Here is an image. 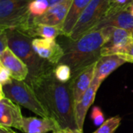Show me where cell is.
I'll return each mask as SVG.
<instances>
[{
	"mask_svg": "<svg viewBox=\"0 0 133 133\" xmlns=\"http://www.w3.org/2000/svg\"><path fill=\"white\" fill-rule=\"evenodd\" d=\"M53 71L54 69L28 84L34 89L50 117L58 122L61 129H78L75 120V104L70 83L58 81Z\"/></svg>",
	"mask_w": 133,
	"mask_h": 133,
	"instance_id": "obj_1",
	"label": "cell"
},
{
	"mask_svg": "<svg viewBox=\"0 0 133 133\" xmlns=\"http://www.w3.org/2000/svg\"><path fill=\"white\" fill-rule=\"evenodd\" d=\"M108 40V27L90 30L75 41L69 39L62 45L64 55L59 63L66 64L71 68L72 77L97 62L101 56V48Z\"/></svg>",
	"mask_w": 133,
	"mask_h": 133,
	"instance_id": "obj_2",
	"label": "cell"
},
{
	"mask_svg": "<svg viewBox=\"0 0 133 133\" xmlns=\"http://www.w3.org/2000/svg\"><path fill=\"white\" fill-rule=\"evenodd\" d=\"M3 30H5L8 36L9 48L28 67L29 75L25 80L27 83L54 69L55 65L41 58L34 50L33 37L17 29Z\"/></svg>",
	"mask_w": 133,
	"mask_h": 133,
	"instance_id": "obj_3",
	"label": "cell"
},
{
	"mask_svg": "<svg viewBox=\"0 0 133 133\" xmlns=\"http://www.w3.org/2000/svg\"><path fill=\"white\" fill-rule=\"evenodd\" d=\"M33 0H0V30L14 28L26 34L34 23L29 10Z\"/></svg>",
	"mask_w": 133,
	"mask_h": 133,
	"instance_id": "obj_4",
	"label": "cell"
},
{
	"mask_svg": "<svg viewBox=\"0 0 133 133\" xmlns=\"http://www.w3.org/2000/svg\"><path fill=\"white\" fill-rule=\"evenodd\" d=\"M0 92V97L5 96L18 105L31 111L37 116L51 118L45 108L38 100L34 89L26 81L12 79L10 83L1 86Z\"/></svg>",
	"mask_w": 133,
	"mask_h": 133,
	"instance_id": "obj_5",
	"label": "cell"
},
{
	"mask_svg": "<svg viewBox=\"0 0 133 133\" xmlns=\"http://www.w3.org/2000/svg\"><path fill=\"white\" fill-rule=\"evenodd\" d=\"M110 3L111 0H91L79 17L69 38L75 41L92 30L105 16Z\"/></svg>",
	"mask_w": 133,
	"mask_h": 133,
	"instance_id": "obj_6",
	"label": "cell"
},
{
	"mask_svg": "<svg viewBox=\"0 0 133 133\" xmlns=\"http://www.w3.org/2000/svg\"><path fill=\"white\" fill-rule=\"evenodd\" d=\"M32 45L35 52L43 59L56 65L64 55V49L55 39L34 38Z\"/></svg>",
	"mask_w": 133,
	"mask_h": 133,
	"instance_id": "obj_7",
	"label": "cell"
},
{
	"mask_svg": "<svg viewBox=\"0 0 133 133\" xmlns=\"http://www.w3.org/2000/svg\"><path fill=\"white\" fill-rule=\"evenodd\" d=\"M23 116L19 105L5 96L0 97V125L22 131Z\"/></svg>",
	"mask_w": 133,
	"mask_h": 133,
	"instance_id": "obj_8",
	"label": "cell"
},
{
	"mask_svg": "<svg viewBox=\"0 0 133 133\" xmlns=\"http://www.w3.org/2000/svg\"><path fill=\"white\" fill-rule=\"evenodd\" d=\"M73 0H64L63 2L53 5L41 16H34L33 23L35 24H45L61 26L64 23L69 10Z\"/></svg>",
	"mask_w": 133,
	"mask_h": 133,
	"instance_id": "obj_9",
	"label": "cell"
},
{
	"mask_svg": "<svg viewBox=\"0 0 133 133\" xmlns=\"http://www.w3.org/2000/svg\"><path fill=\"white\" fill-rule=\"evenodd\" d=\"M108 28V40L101 48V56L109 55H118L132 37L130 30L107 26Z\"/></svg>",
	"mask_w": 133,
	"mask_h": 133,
	"instance_id": "obj_10",
	"label": "cell"
},
{
	"mask_svg": "<svg viewBox=\"0 0 133 133\" xmlns=\"http://www.w3.org/2000/svg\"><path fill=\"white\" fill-rule=\"evenodd\" d=\"M95 64L96 63L83 69L72 76L69 81L75 104L81 100L84 94L90 87L94 77Z\"/></svg>",
	"mask_w": 133,
	"mask_h": 133,
	"instance_id": "obj_11",
	"label": "cell"
},
{
	"mask_svg": "<svg viewBox=\"0 0 133 133\" xmlns=\"http://www.w3.org/2000/svg\"><path fill=\"white\" fill-rule=\"evenodd\" d=\"M0 64L9 70L13 79L25 81L29 75L27 65L9 48L0 54Z\"/></svg>",
	"mask_w": 133,
	"mask_h": 133,
	"instance_id": "obj_12",
	"label": "cell"
},
{
	"mask_svg": "<svg viewBox=\"0 0 133 133\" xmlns=\"http://www.w3.org/2000/svg\"><path fill=\"white\" fill-rule=\"evenodd\" d=\"M101 83L93 81L89 89L84 94L81 100L75 104L74 113H75V120L77 125V128L81 132H83V125L86 118L87 113L94 104L97 92L101 87Z\"/></svg>",
	"mask_w": 133,
	"mask_h": 133,
	"instance_id": "obj_13",
	"label": "cell"
},
{
	"mask_svg": "<svg viewBox=\"0 0 133 133\" xmlns=\"http://www.w3.org/2000/svg\"><path fill=\"white\" fill-rule=\"evenodd\" d=\"M125 62H126L118 55L101 56L95 64L94 77L93 81L101 84L111 73Z\"/></svg>",
	"mask_w": 133,
	"mask_h": 133,
	"instance_id": "obj_14",
	"label": "cell"
},
{
	"mask_svg": "<svg viewBox=\"0 0 133 133\" xmlns=\"http://www.w3.org/2000/svg\"><path fill=\"white\" fill-rule=\"evenodd\" d=\"M107 26L122 28L132 32L133 30V15L129 9L106 15L93 30H99Z\"/></svg>",
	"mask_w": 133,
	"mask_h": 133,
	"instance_id": "obj_15",
	"label": "cell"
},
{
	"mask_svg": "<svg viewBox=\"0 0 133 133\" xmlns=\"http://www.w3.org/2000/svg\"><path fill=\"white\" fill-rule=\"evenodd\" d=\"M60 129L58 122L51 118L23 117L22 132L24 133H48Z\"/></svg>",
	"mask_w": 133,
	"mask_h": 133,
	"instance_id": "obj_16",
	"label": "cell"
},
{
	"mask_svg": "<svg viewBox=\"0 0 133 133\" xmlns=\"http://www.w3.org/2000/svg\"><path fill=\"white\" fill-rule=\"evenodd\" d=\"M91 0H73L64 23L62 26V35L69 37L79 17Z\"/></svg>",
	"mask_w": 133,
	"mask_h": 133,
	"instance_id": "obj_17",
	"label": "cell"
},
{
	"mask_svg": "<svg viewBox=\"0 0 133 133\" xmlns=\"http://www.w3.org/2000/svg\"><path fill=\"white\" fill-rule=\"evenodd\" d=\"M28 35L34 38L40 37L44 39L55 40L58 36L62 35V33L61 26L34 23Z\"/></svg>",
	"mask_w": 133,
	"mask_h": 133,
	"instance_id": "obj_18",
	"label": "cell"
},
{
	"mask_svg": "<svg viewBox=\"0 0 133 133\" xmlns=\"http://www.w3.org/2000/svg\"><path fill=\"white\" fill-rule=\"evenodd\" d=\"M53 72L55 78L62 83H68L72 79L71 68L66 64H57L54 68Z\"/></svg>",
	"mask_w": 133,
	"mask_h": 133,
	"instance_id": "obj_19",
	"label": "cell"
},
{
	"mask_svg": "<svg viewBox=\"0 0 133 133\" xmlns=\"http://www.w3.org/2000/svg\"><path fill=\"white\" fill-rule=\"evenodd\" d=\"M121 123V118L117 115L106 120L93 133H115Z\"/></svg>",
	"mask_w": 133,
	"mask_h": 133,
	"instance_id": "obj_20",
	"label": "cell"
},
{
	"mask_svg": "<svg viewBox=\"0 0 133 133\" xmlns=\"http://www.w3.org/2000/svg\"><path fill=\"white\" fill-rule=\"evenodd\" d=\"M48 5L46 0H33L29 5V10L33 16H41L48 9Z\"/></svg>",
	"mask_w": 133,
	"mask_h": 133,
	"instance_id": "obj_21",
	"label": "cell"
},
{
	"mask_svg": "<svg viewBox=\"0 0 133 133\" xmlns=\"http://www.w3.org/2000/svg\"><path fill=\"white\" fill-rule=\"evenodd\" d=\"M118 55L123 58L126 62L133 63V37L129 41L125 46L118 52Z\"/></svg>",
	"mask_w": 133,
	"mask_h": 133,
	"instance_id": "obj_22",
	"label": "cell"
},
{
	"mask_svg": "<svg viewBox=\"0 0 133 133\" xmlns=\"http://www.w3.org/2000/svg\"><path fill=\"white\" fill-rule=\"evenodd\" d=\"M90 118L94 125L97 126H101L105 122L104 113L102 112L101 108H99L98 106H94V108H92Z\"/></svg>",
	"mask_w": 133,
	"mask_h": 133,
	"instance_id": "obj_23",
	"label": "cell"
},
{
	"mask_svg": "<svg viewBox=\"0 0 133 133\" xmlns=\"http://www.w3.org/2000/svg\"><path fill=\"white\" fill-rule=\"evenodd\" d=\"M11 72L3 65L0 64V85L5 86L12 81Z\"/></svg>",
	"mask_w": 133,
	"mask_h": 133,
	"instance_id": "obj_24",
	"label": "cell"
},
{
	"mask_svg": "<svg viewBox=\"0 0 133 133\" xmlns=\"http://www.w3.org/2000/svg\"><path fill=\"white\" fill-rule=\"evenodd\" d=\"M9 48V40L5 30H0V54Z\"/></svg>",
	"mask_w": 133,
	"mask_h": 133,
	"instance_id": "obj_25",
	"label": "cell"
},
{
	"mask_svg": "<svg viewBox=\"0 0 133 133\" xmlns=\"http://www.w3.org/2000/svg\"><path fill=\"white\" fill-rule=\"evenodd\" d=\"M53 133H83V132H81L78 129L63 128V129H60L55 132H53Z\"/></svg>",
	"mask_w": 133,
	"mask_h": 133,
	"instance_id": "obj_26",
	"label": "cell"
},
{
	"mask_svg": "<svg viewBox=\"0 0 133 133\" xmlns=\"http://www.w3.org/2000/svg\"><path fill=\"white\" fill-rule=\"evenodd\" d=\"M46 1H47V3H48V7L50 8V7H51V6H53V5H57V4H58V3L63 2L64 0H46ZM49 8H48V9H49Z\"/></svg>",
	"mask_w": 133,
	"mask_h": 133,
	"instance_id": "obj_27",
	"label": "cell"
},
{
	"mask_svg": "<svg viewBox=\"0 0 133 133\" xmlns=\"http://www.w3.org/2000/svg\"><path fill=\"white\" fill-rule=\"evenodd\" d=\"M0 129H2L5 133H19L14 131L12 128L5 127V126H2V125H0Z\"/></svg>",
	"mask_w": 133,
	"mask_h": 133,
	"instance_id": "obj_28",
	"label": "cell"
},
{
	"mask_svg": "<svg viewBox=\"0 0 133 133\" xmlns=\"http://www.w3.org/2000/svg\"><path fill=\"white\" fill-rule=\"evenodd\" d=\"M127 2H128V5H129V7L133 3V0H127Z\"/></svg>",
	"mask_w": 133,
	"mask_h": 133,
	"instance_id": "obj_29",
	"label": "cell"
},
{
	"mask_svg": "<svg viewBox=\"0 0 133 133\" xmlns=\"http://www.w3.org/2000/svg\"><path fill=\"white\" fill-rule=\"evenodd\" d=\"M129 9L130 12H131V13L133 15V3L131 5V6L129 7Z\"/></svg>",
	"mask_w": 133,
	"mask_h": 133,
	"instance_id": "obj_30",
	"label": "cell"
},
{
	"mask_svg": "<svg viewBox=\"0 0 133 133\" xmlns=\"http://www.w3.org/2000/svg\"><path fill=\"white\" fill-rule=\"evenodd\" d=\"M0 133H5V132H4L2 129H0Z\"/></svg>",
	"mask_w": 133,
	"mask_h": 133,
	"instance_id": "obj_31",
	"label": "cell"
},
{
	"mask_svg": "<svg viewBox=\"0 0 133 133\" xmlns=\"http://www.w3.org/2000/svg\"><path fill=\"white\" fill-rule=\"evenodd\" d=\"M132 37H133V30H132Z\"/></svg>",
	"mask_w": 133,
	"mask_h": 133,
	"instance_id": "obj_32",
	"label": "cell"
}]
</instances>
